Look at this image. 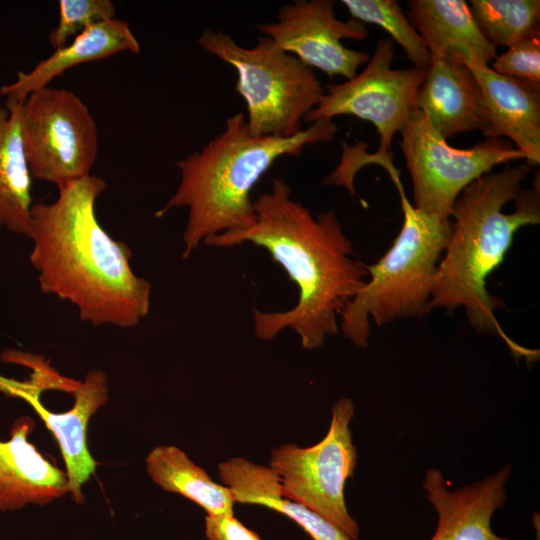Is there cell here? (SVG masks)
<instances>
[{
    "instance_id": "603a6c76",
    "label": "cell",
    "mask_w": 540,
    "mask_h": 540,
    "mask_svg": "<svg viewBox=\"0 0 540 540\" xmlns=\"http://www.w3.org/2000/svg\"><path fill=\"white\" fill-rule=\"evenodd\" d=\"M352 18L381 27L399 44L413 66L427 69L431 59L418 32L395 0H342Z\"/></svg>"
},
{
    "instance_id": "3957f363",
    "label": "cell",
    "mask_w": 540,
    "mask_h": 540,
    "mask_svg": "<svg viewBox=\"0 0 540 540\" xmlns=\"http://www.w3.org/2000/svg\"><path fill=\"white\" fill-rule=\"evenodd\" d=\"M531 166L525 161L489 172L468 185L456 199L451 214L452 232L439 261L428 313L444 309L452 314L462 307L477 333L501 337L513 353L530 351L512 342L500 327L495 311L501 298L486 285L512 246L515 233L540 222L539 172L529 189H522Z\"/></svg>"
},
{
    "instance_id": "5b68a950",
    "label": "cell",
    "mask_w": 540,
    "mask_h": 540,
    "mask_svg": "<svg viewBox=\"0 0 540 540\" xmlns=\"http://www.w3.org/2000/svg\"><path fill=\"white\" fill-rule=\"evenodd\" d=\"M401 199L403 225L389 250L368 265L369 277L340 315L339 328L358 348L368 346L370 319L385 326L428 313L439 261L449 241L451 220L417 210L395 182Z\"/></svg>"
},
{
    "instance_id": "8fae6325",
    "label": "cell",
    "mask_w": 540,
    "mask_h": 540,
    "mask_svg": "<svg viewBox=\"0 0 540 540\" xmlns=\"http://www.w3.org/2000/svg\"><path fill=\"white\" fill-rule=\"evenodd\" d=\"M334 5L333 0H294L279 8L276 21L255 28L312 69L348 80L371 56L347 48L342 40H363L369 33L365 23L355 18L338 19Z\"/></svg>"
},
{
    "instance_id": "277c9868",
    "label": "cell",
    "mask_w": 540,
    "mask_h": 540,
    "mask_svg": "<svg viewBox=\"0 0 540 540\" xmlns=\"http://www.w3.org/2000/svg\"><path fill=\"white\" fill-rule=\"evenodd\" d=\"M336 134L333 120L321 119L290 138L254 136L244 113H236L205 146L175 163L179 185L155 217L187 208L182 251L187 259L208 238L254 224L251 191L277 159L297 157L307 145L330 142Z\"/></svg>"
},
{
    "instance_id": "7c38bea8",
    "label": "cell",
    "mask_w": 540,
    "mask_h": 540,
    "mask_svg": "<svg viewBox=\"0 0 540 540\" xmlns=\"http://www.w3.org/2000/svg\"><path fill=\"white\" fill-rule=\"evenodd\" d=\"M0 391L22 398L31 405L53 434L66 468L69 494L83 503V486L94 474L97 462L87 445V428L92 416L109 400L108 377L100 369L90 370L72 393L74 405L65 412H52L40 400L43 390L31 379L16 382L0 377Z\"/></svg>"
},
{
    "instance_id": "484cf974",
    "label": "cell",
    "mask_w": 540,
    "mask_h": 540,
    "mask_svg": "<svg viewBox=\"0 0 540 540\" xmlns=\"http://www.w3.org/2000/svg\"><path fill=\"white\" fill-rule=\"evenodd\" d=\"M205 534L208 540H261L257 533L243 525L233 514L207 515Z\"/></svg>"
},
{
    "instance_id": "44dd1931",
    "label": "cell",
    "mask_w": 540,
    "mask_h": 540,
    "mask_svg": "<svg viewBox=\"0 0 540 540\" xmlns=\"http://www.w3.org/2000/svg\"><path fill=\"white\" fill-rule=\"evenodd\" d=\"M152 481L167 492L180 494L201 506L209 516L232 515L235 502L232 491L214 482L176 446L159 445L145 458Z\"/></svg>"
},
{
    "instance_id": "d6986e66",
    "label": "cell",
    "mask_w": 540,
    "mask_h": 540,
    "mask_svg": "<svg viewBox=\"0 0 540 540\" xmlns=\"http://www.w3.org/2000/svg\"><path fill=\"white\" fill-rule=\"evenodd\" d=\"M221 481L235 502L260 505L289 517L312 540H351L334 524L307 507L285 497L275 473L268 466L234 457L218 466Z\"/></svg>"
},
{
    "instance_id": "30bf717a",
    "label": "cell",
    "mask_w": 540,
    "mask_h": 540,
    "mask_svg": "<svg viewBox=\"0 0 540 540\" xmlns=\"http://www.w3.org/2000/svg\"><path fill=\"white\" fill-rule=\"evenodd\" d=\"M394 55L393 42L379 40L367 66L353 78L327 86L304 122L342 115L369 121L380 136L376 155H387L394 135L418 108V93L427 71L416 66L394 69Z\"/></svg>"
},
{
    "instance_id": "8992f818",
    "label": "cell",
    "mask_w": 540,
    "mask_h": 540,
    "mask_svg": "<svg viewBox=\"0 0 540 540\" xmlns=\"http://www.w3.org/2000/svg\"><path fill=\"white\" fill-rule=\"evenodd\" d=\"M197 42L235 69V89L245 101L252 135L290 138L303 130L306 115L324 92L311 67L265 35L247 48L219 29H206Z\"/></svg>"
},
{
    "instance_id": "2e32d148",
    "label": "cell",
    "mask_w": 540,
    "mask_h": 540,
    "mask_svg": "<svg viewBox=\"0 0 540 540\" xmlns=\"http://www.w3.org/2000/svg\"><path fill=\"white\" fill-rule=\"evenodd\" d=\"M407 17L423 39L431 60L468 68L488 66L497 56L464 0H409Z\"/></svg>"
},
{
    "instance_id": "ac0fdd59",
    "label": "cell",
    "mask_w": 540,
    "mask_h": 540,
    "mask_svg": "<svg viewBox=\"0 0 540 540\" xmlns=\"http://www.w3.org/2000/svg\"><path fill=\"white\" fill-rule=\"evenodd\" d=\"M140 51V44L126 21L116 18L106 20L55 49L30 71H19L12 83L0 87V96L5 97V101L22 102L28 94L48 86L54 78L74 66L121 52L139 54Z\"/></svg>"
},
{
    "instance_id": "52a82bcc",
    "label": "cell",
    "mask_w": 540,
    "mask_h": 540,
    "mask_svg": "<svg viewBox=\"0 0 540 540\" xmlns=\"http://www.w3.org/2000/svg\"><path fill=\"white\" fill-rule=\"evenodd\" d=\"M354 411L350 398L339 399L320 442L309 447L293 443L278 446L271 452L268 467L285 497L328 520L351 540H358L359 526L347 509L344 492L357 464L350 429Z\"/></svg>"
},
{
    "instance_id": "e0dca14e",
    "label": "cell",
    "mask_w": 540,
    "mask_h": 540,
    "mask_svg": "<svg viewBox=\"0 0 540 540\" xmlns=\"http://www.w3.org/2000/svg\"><path fill=\"white\" fill-rule=\"evenodd\" d=\"M418 109L444 138L483 131L486 113L482 91L465 65L431 60L417 99Z\"/></svg>"
},
{
    "instance_id": "ba28073f",
    "label": "cell",
    "mask_w": 540,
    "mask_h": 540,
    "mask_svg": "<svg viewBox=\"0 0 540 540\" xmlns=\"http://www.w3.org/2000/svg\"><path fill=\"white\" fill-rule=\"evenodd\" d=\"M399 133L398 145L413 185L412 205L440 220L451 219L456 199L473 181L499 164L525 159L504 139H486L465 149L452 147L418 108Z\"/></svg>"
},
{
    "instance_id": "7a4b0ae2",
    "label": "cell",
    "mask_w": 540,
    "mask_h": 540,
    "mask_svg": "<svg viewBox=\"0 0 540 540\" xmlns=\"http://www.w3.org/2000/svg\"><path fill=\"white\" fill-rule=\"evenodd\" d=\"M57 188L53 202L34 203L31 210L29 260L40 290L72 303L94 326L135 327L149 313L151 284L133 272L129 246L97 219L106 182L91 174Z\"/></svg>"
},
{
    "instance_id": "4fadbf2b",
    "label": "cell",
    "mask_w": 540,
    "mask_h": 540,
    "mask_svg": "<svg viewBox=\"0 0 540 540\" xmlns=\"http://www.w3.org/2000/svg\"><path fill=\"white\" fill-rule=\"evenodd\" d=\"M510 474L505 465L484 480L451 491L441 471L428 470L423 488L438 515L430 540H508L492 530L491 519L507 499Z\"/></svg>"
},
{
    "instance_id": "9a60e30c",
    "label": "cell",
    "mask_w": 540,
    "mask_h": 540,
    "mask_svg": "<svg viewBox=\"0 0 540 540\" xmlns=\"http://www.w3.org/2000/svg\"><path fill=\"white\" fill-rule=\"evenodd\" d=\"M34 426L31 417H19L10 438L0 440V512L43 506L69 494L66 473L28 440Z\"/></svg>"
},
{
    "instance_id": "6da1fadb",
    "label": "cell",
    "mask_w": 540,
    "mask_h": 540,
    "mask_svg": "<svg viewBox=\"0 0 540 540\" xmlns=\"http://www.w3.org/2000/svg\"><path fill=\"white\" fill-rule=\"evenodd\" d=\"M254 211L252 226L212 236L203 244L225 248L251 243L264 248L297 286L299 296L288 310L254 308L255 335L271 340L290 329L304 349H318L339 332L338 317L365 285L368 265L355 258L336 213L313 216L291 198V188L281 178H274L270 191L254 201Z\"/></svg>"
},
{
    "instance_id": "5bb4252c",
    "label": "cell",
    "mask_w": 540,
    "mask_h": 540,
    "mask_svg": "<svg viewBox=\"0 0 540 540\" xmlns=\"http://www.w3.org/2000/svg\"><path fill=\"white\" fill-rule=\"evenodd\" d=\"M483 95L486 139L507 138L532 167L540 163V84L470 68Z\"/></svg>"
},
{
    "instance_id": "cb8c5ba5",
    "label": "cell",
    "mask_w": 540,
    "mask_h": 540,
    "mask_svg": "<svg viewBox=\"0 0 540 540\" xmlns=\"http://www.w3.org/2000/svg\"><path fill=\"white\" fill-rule=\"evenodd\" d=\"M57 26L48 39L54 49L68 44L89 27L115 18L116 7L111 0H60Z\"/></svg>"
},
{
    "instance_id": "7402d4cb",
    "label": "cell",
    "mask_w": 540,
    "mask_h": 540,
    "mask_svg": "<svg viewBox=\"0 0 540 540\" xmlns=\"http://www.w3.org/2000/svg\"><path fill=\"white\" fill-rule=\"evenodd\" d=\"M468 6L482 35L496 49L540 33L539 0H471Z\"/></svg>"
},
{
    "instance_id": "9c48e42d",
    "label": "cell",
    "mask_w": 540,
    "mask_h": 540,
    "mask_svg": "<svg viewBox=\"0 0 540 540\" xmlns=\"http://www.w3.org/2000/svg\"><path fill=\"white\" fill-rule=\"evenodd\" d=\"M20 125L33 178L59 187L91 175L98 130L77 94L49 86L31 92L21 104Z\"/></svg>"
},
{
    "instance_id": "ffe728a7",
    "label": "cell",
    "mask_w": 540,
    "mask_h": 540,
    "mask_svg": "<svg viewBox=\"0 0 540 540\" xmlns=\"http://www.w3.org/2000/svg\"><path fill=\"white\" fill-rule=\"evenodd\" d=\"M22 102L2 103L0 96V226L30 239L33 177L22 140Z\"/></svg>"
},
{
    "instance_id": "d4e9b609",
    "label": "cell",
    "mask_w": 540,
    "mask_h": 540,
    "mask_svg": "<svg viewBox=\"0 0 540 540\" xmlns=\"http://www.w3.org/2000/svg\"><path fill=\"white\" fill-rule=\"evenodd\" d=\"M498 74L540 84V33L510 46L490 67Z\"/></svg>"
}]
</instances>
